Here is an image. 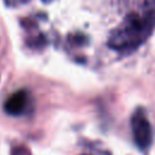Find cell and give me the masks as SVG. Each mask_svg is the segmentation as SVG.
Wrapping results in <instances>:
<instances>
[{"mask_svg": "<svg viewBox=\"0 0 155 155\" xmlns=\"http://www.w3.org/2000/svg\"><path fill=\"white\" fill-rule=\"evenodd\" d=\"M155 28V10L130 13L110 34L108 45L114 50H133L143 44Z\"/></svg>", "mask_w": 155, "mask_h": 155, "instance_id": "1", "label": "cell"}, {"mask_svg": "<svg viewBox=\"0 0 155 155\" xmlns=\"http://www.w3.org/2000/svg\"><path fill=\"white\" fill-rule=\"evenodd\" d=\"M131 125H132V134L136 144L143 150L148 149L153 139L151 126L142 110H138L133 114Z\"/></svg>", "mask_w": 155, "mask_h": 155, "instance_id": "2", "label": "cell"}, {"mask_svg": "<svg viewBox=\"0 0 155 155\" xmlns=\"http://www.w3.org/2000/svg\"><path fill=\"white\" fill-rule=\"evenodd\" d=\"M28 103V93L24 90L12 93L5 102L4 109L10 115H19L24 111Z\"/></svg>", "mask_w": 155, "mask_h": 155, "instance_id": "3", "label": "cell"}]
</instances>
